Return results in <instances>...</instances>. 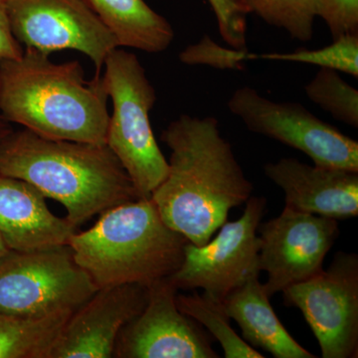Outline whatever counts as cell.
<instances>
[{
	"instance_id": "cell-12",
	"label": "cell",
	"mask_w": 358,
	"mask_h": 358,
	"mask_svg": "<svg viewBox=\"0 0 358 358\" xmlns=\"http://www.w3.org/2000/svg\"><path fill=\"white\" fill-rule=\"evenodd\" d=\"M147 306L122 329L114 357L218 358L212 338L176 306L171 280L150 285Z\"/></svg>"
},
{
	"instance_id": "cell-1",
	"label": "cell",
	"mask_w": 358,
	"mask_h": 358,
	"mask_svg": "<svg viewBox=\"0 0 358 358\" xmlns=\"http://www.w3.org/2000/svg\"><path fill=\"white\" fill-rule=\"evenodd\" d=\"M171 150L166 178L150 195L160 217L195 246L206 244L246 203L253 183L213 117L181 115L162 131Z\"/></svg>"
},
{
	"instance_id": "cell-10",
	"label": "cell",
	"mask_w": 358,
	"mask_h": 358,
	"mask_svg": "<svg viewBox=\"0 0 358 358\" xmlns=\"http://www.w3.org/2000/svg\"><path fill=\"white\" fill-rule=\"evenodd\" d=\"M7 10L14 37L23 48L48 55L81 52L95 66L96 77L119 47L86 0H7Z\"/></svg>"
},
{
	"instance_id": "cell-27",
	"label": "cell",
	"mask_w": 358,
	"mask_h": 358,
	"mask_svg": "<svg viewBox=\"0 0 358 358\" xmlns=\"http://www.w3.org/2000/svg\"><path fill=\"white\" fill-rule=\"evenodd\" d=\"M13 131V126L11 122L7 121L6 117L0 114V143L6 138L8 134H10Z\"/></svg>"
},
{
	"instance_id": "cell-7",
	"label": "cell",
	"mask_w": 358,
	"mask_h": 358,
	"mask_svg": "<svg viewBox=\"0 0 358 358\" xmlns=\"http://www.w3.org/2000/svg\"><path fill=\"white\" fill-rule=\"evenodd\" d=\"M267 200L251 196L241 217L221 226L217 236L206 244L186 243L182 262L169 277L179 289H202L223 301L233 289L260 275L258 228L265 215Z\"/></svg>"
},
{
	"instance_id": "cell-13",
	"label": "cell",
	"mask_w": 358,
	"mask_h": 358,
	"mask_svg": "<svg viewBox=\"0 0 358 358\" xmlns=\"http://www.w3.org/2000/svg\"><path fill=\"white\" fill-rule=\"evenodd\" d=\"M148 288L138 284L98 289L70 315L50 358L114 357L124 327L147 306Z\"/></svg>"
},
{
	"instance_id": "cell-23",
	"label": "cell",
	"mask_w": 358,
	"mask_h": 358,
	"mask_svg": "<svg viewBox=\"0 0 358 358\" xmlns=\"http://www.w3.org/2000/svg\"><path fill=\"white\" fill-rule=\"evenodd\" d=\"M257 54L246 49L226 48L208 35L196 44L189 45L179 54L181 63L189 66H208L220 70H242L246 61L255 60Z\"/></svg>"
},
{
	"instance_id": "cell-6",
	"label": "cell",
	"mask_w": 358,
	"mask_h": 358,
	"mask_svg": "<svg viewBox=\"0 0 358 358\" xmlns=\"http://www.w3.org/2000/svg\"><path fill=\"white\" fill-rule=\"evenodd\" d=\"M69 245L0 257V313L42 317L73 313L96 293Z\"/></svg>"
},
{
	"instance_id": "cell-16",
	"label": "cell",
	"mask_w": 358,
	"mask_h": 358,
	"mask_svg": "<svg viewBox=\"0 0 358 358\" xmlns=\"http://www.w3.org/2000/svg\"><path fill=\"white\" fill-rule=\"evenodd\" d=\"M260 275L252 277L233 289L223 303L230 319L240 327L243 339L252 348H260L275 358H315L294 341L278 319Z\"/></svg>"
},
{
	"instance_id": "cell-18",
	"label": "cell",
	"mask_w": 358,
	"mask_h": 358,
	"mask_svg": "<svg viewBox=\"0 0 358 358\" xmlns=\"http://www.w3.org/2000/svg\"><path fill=\"white\" fill-rule=\"evenodd\" d=\"M72 313L42 317L0 313V358H50Z\"/></svg>"
},
{
	"instance_id": "cell-28",
	"label": "cell",
	"mask_w": 358,
	"mask_h": 358,
	"mask_svg": "<svg viewBox=\"0 0 358 358\" xmlns=\"http://www.w3.org/2000/svg\"><path fill=\"white\" fill-rule=\"evenodd\" d=\"M8 247L6 246V244L4 243L3 240H2L1 237H0V257L3 256L4 254H6L7 251H8Z\"/></svg>"
},
{
	"instance_id": "cell-5",
	"label": "cell",
	"mask_w": 358,
	"mask_h": 358,
	"mask_svg": "<svg viewBox=\"0 0 358 358\" xmlns=\"http://www.w3.org/2000/svg\"><path fill=\"white\" fill-rule=\"evenodd\" d=\"M103 68V87L113 103L106 145L129 174L140 199H150L169 173V162L150 124L157 93L131 52L117 47Z\"/></svg>"
},
{
	"instance_id": "cell-21",
	"label": "cell",
	"mask_w": 358,
	"mask_h": 358,
	"mask_svg": "<svg viewBox=\"0 0 358 358\" xmlns=\"http://www.w3.org/2000/svg\"><path fill=\"white\" fill-rule=\"evenodd\" d=\"M306 95L334 119L358 128V91L338 71L320 68L305 87Z\"/></svg>"
},
{
	"instance_id": "cell-2",
	"label": "cell",
	"mask_w": 358,
	"mask_h": 358,
	"mask_svg": "<svg viewBox=\"0 0 358 358\" xmlns=\"http://www.w3.org/2000/svg\"><path fill=\"white\" fill-rule=\"evenodd\" d=\"M49 56L24 49L0 62V114L49 140L106 145L109 96L101 76L88 81L79 61Z\"/></svg>"
},
{
	"instance_id": "cell-11",
	"label": "cell",
	"mask_w": 358,
	"mask_h": 358,
	"mask_svg": "<svg viewBox=\"0 0 358 358\" xmlns=\"http://www.w3.org/2000/svg\"><path fill=\"white\" fill-rule=\"evenodd\" d=\"M341 234L338 221L285 207L260 224L259 267L268 274V296L307 281L324 270V258Z\"/></svg>"
},
{
	"instance_id": "cell-22",
	"label": "cell",
	"mask_w": 358,
	"mask_h": 358,
	"mask_svg": "<svg viewBox=\"0 0 358 358\" xmlns=\"http://www.w3.org/2000/svg\"><path fill=\"white\" fill-rule=\"evenodd\" d=\"M257 59L320 66L358 77V34L345 35L317 50L298 49L292 53L257 54Z\"/></svg>"
},
{
	"instance_id": "cell-20",
	"label": "cell",
	"mask_w": 358,
	"mask_h": 358,
	"mask_svg": "<svg viewBox=\"0 0 358 358\" xmlns=\"http://www.w3.org/2000/svg\"><path fill=\"white\" fill-rule=\"evenodd\" d=\"M247 13H253L268 24L284 29L289 36L308 42L319 17L320 0H240Z\"/></svg>"
},
{
	"instance_id": "cell-26",
	"label": "cell",
	"mask_w": 358,
	"mask_h": 358,
	"mask_svg": "<svg viewBox=\"0 0 358 358\" xmlns=\"http://www.w3.org/2000/svg\"><path fill=\"white\" fill-rule=\"evenodd\" d=\"M24 48L14 37L9 22L7 0H0V62L22 56Z\"/></svg>"
},
{
	"instance_id": "cell-4",
	"label": "cell",
	"mask_w": 358,
	"mask_h": 358,
	"mask_svg": "<svg viewBox=\"0 0 358 358\" xmlns=\"http://www.w3.org/2000/svg\"><path fill=\"white\" fill-rule=\"evenodd\" d=\"M187 240L169 228L150 199L120 204L68 245L96 288L169 279L182 262Z\"/></svg>"
},
{
	"instance_id": "cell-14",
	"label": "cell",
	"mask_w": 358,
	"mask_h": 358,
	"mask_svg": "<svg viewBox=\"0 0 358 358\" xmlns=\"http://www.w3.org/2000/svg\"><path fill=\"white\" fill-rule=\"evenodd\" d=\"M264 173L285 192V207L336 220L358 215V173L281 159Z\"/></svg>"
},
{
	"instance_id": "cell-24",
	"label": "cell",
	"mask_w": 358,
	"mask_h": 358,
	"mask_svg": "<svg viewBox=\"0 0 358 358\" xmlns=\"http://www.w3.org/2000/svg\"><path fill=\"white\" fill-rule=\"evenodd\" d=\"M224 41L232 48H246L247 13L240 0H208Z\"/></svg>"
},
{
	"instance_id": "cell-8",
	"label": "cell",
	"mask_w": 358,
	"mask_h": 358,
	"mask_svg": "<svg viewBox=\"0 0 358 358\" xmlns=\"http://www.w3.org/2000/svg\"><path fill=\"white\" fill-rule=\"evenodd\" d=\"M228 109L249 131L307 155L315 166L358 173V143L298 103L274 102L257 90H235Z\"/></svg>"
},
{
	"instance_id": "cell-15",
	"label": "cell",
	"mask_w": 358,
	"mask_h": 358,
	"mask_svg": "<svg viewBox=\"0 0 358 358\" xmlns=\"http://www.w3.org/2000/svg\"><path fill=\"white\" fill-rule=\"evenodd\" d=\"M30 183L0 173V237L9 250L31 251L66 245L77 228L52 213Z\"/></svg>"
},
{
	"instance_id": "cell-25",
	"label": "cell",
	"mask_w": 358,
	"mask_h": 358,
	"mask_svg": "<svg viewBox=\"0 0 358 358\" xmlns=\"http://www.w3.org/2000/svg\"><path fill=\"white\" fill-rule=\"evenodd\" d=\"M319 17L327 23L334 40L358 34V0H320Z\"/></svg>"
},
{
	"instance_id": "cell-9",
	"label": "cell",
	"mask_w": 358,
	"mask_h": 358,
	"mask_svg": "<svg viewBox=\"0 0 358 358\" xmlns=\"http://www.w3.org/2000/svg\"><path fill=\"white\" fill-rule=\"evenodd\" d=\"M282 294L287 307L303 313L322 357H357V254L338 252L327 270Z\"/></svg>"
},
{
	"instance_id": "cell-19",
	"label": "cell",
	"mask_w": 358,
	"mask_h": 358,
	"mask_svg": "<svg viewBox=\"0 0 358 358\" xmlns=\"http://www.w3.org/2000/svg\"><path fill=\"white\" fill-rule=\"evenodd\" d=\"M176 301L181 313L203 326L220 343L226 358L265 357L235 333L223 301L197 292L192 294H176Z\"/></svg>"
},
{
	"instance_id": "cell-17",
	"label": "cell",
	"mask_w": 358,
	"mask_h": 358,
	"mask_svg": "<svg viewBox=\"0 0 358 358\" xmlns=\"http://www.w3.org/2000/svg\"><path fill=\"white\" fill-rule=\"evenodd\" d=\"M121 48L160 53L174 38L173 26L145 0H86Z\"/></svg>"
},
{
	"instance_id": "cell-3",
	"label": "cell",
	"mask_w": 358,
	"mask_h": 358,
	"mask_svg": "<svg viewBox=\"0 0 358 358\" xmlns=\"http://www.w3.org/2000/svg\"><path fill=\"white\" fill-rule=\"evenodd\" d=\"M0 173L22 179L58 201L75 227L98 214L140 199L107 145L55 141L23 129L0 143Z\"/></svg>"
}]
</instances>
